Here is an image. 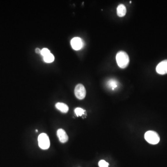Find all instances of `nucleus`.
I'll use <instances>...</instances> for the list:
<instances>
[{"label": "nucleus", "mask_w": 167, "mask_h": 167, "mask_svg": "<svg viewBox=\"0 0 167 167\" xmlns=\"http://www.w3.org/2000/svg\"><path fill=\"white\" fill-rule=\"evenodd\" d=\"M116 60L119 67L123 69L127 67L130 62L129 56L126 52L123 51L117 53Z\"/></svg>", "instance_id": "f257e3e1"}, {"label": "nucleus", "mask_w": 167, "mask_h": 167, "mask_svg": "<svg viewBox=\"0 0 167 167\" xmlns=\"http://www.w3.org/2000/svg\"><path fill=\"white\" fill-rule=\"evenodd\" d=\"M145 138L146 141L151 145H156L160 141V137L158 134L152 131L146 132Z\"/></svg>", "instance_id": "f03ea898"}, {"label": "nucleus", "mask_w": 167, "mask_h": 167, "mask_svg": "<svg viewBox=\"0 0 167 167\" xmlns=\"http://www.w3.org/2000/svg\"><path fill=\"white\" fill-rule=\"evenodd\" d=\"M38 142L39 147L42 149H47L50 147V140L46 134L41 133L39 135Z\"/></svg>", "instance_id": "7ed1b4c3"}, {"label": "nucleus", "mask_w": 167, "mask_h": 167, "mask_svg": "<svg viewBox=\"0 0 167 167\" xmlns=\"http://www.w3.org/2000/svg\"><path fill=\"white\" fill-rule=\"evenodd\" d=\"M75 95L79 100H83L86 97V90L84 86L79 84L76 86L74 90Z\"/></svg>", "instance_id": "20e7f679"}, {"label": "nucleus", "mask_w": 167, "mask_h": 167, "mask_svg": "<svg viewBox=\"0 0 167 167\" xmlns=\"http://www.w3.org/2000/svg\"><path fill=\"white\" fill-rule=\"evenodd\" d=\"M85 42L82 39L79 37H75L71 41V45L74 50H79L83 48L85 45Z\"/></svg>", "instance_id": "39448f33"}, {"label": "nucleus", "mask_w": 167, "mask_h": 167, "mask_svg": "<svg viewBox=\"0 0 167 167\" xmlns=\"http://www.w3.org/2000/svg\"><path fill=\"white\" fill-rule=\"evenodd\" d=\"M156 71L160 74H167V60H163L158 64L156 67Z\"/></svg>", "instance_id": "423d86ee"}, {"label": "nucleus", "mask_w": 167, "mask_h": 167, "mask_svg": "<svg viewBox=\"0 0 167 167\" xmlns=\"http://www.w3.org/2000/svg\"><path fill=\"white\" fill-rule=\"evenodd\" d=\"M57 134L60 142L62 143H65L67 142L68 137L64 130L62 129H59L57 131Z\"/></svg>", "instance_id": "0eeeda50"}, {"label": "nucleus", "mask_w": 167, "mask_h": 167, "mask_svg": "<svg viewBox=\"0 0 167 167\" xmlns=\"http://www.w3.org/2000/svg\"><path fill=\"white\" fill-rule=\"evenodd\" d=\"M117 15L119 17H122L126 15L127 12L126 8L123 4L119 5L117 8Z\"/></svg>", "instance_id": "6e6552de"}, {"label": "nucleus", "mask_w": 167, "mask_h": 167, "mask_svg": "<svg viewBox=\"0 0 167 167\" xmlns=\"http://www.w3.org/2000/svg\"><path fill=\"white\" fill-rule=\"evenodd\" d=\"M55 107L57 109L60 110V112H62L63 113H67L69 110L68 106L64 103H57L56 104Z\"/></svg>", "instance_id": "1a4fd4ad"}, {"label": "nucleus", "mask_w": 167, "mask_h": 167, "mask_svg": "<svg viewBox=\"0 0 167 167\" xmlns=\"http://www.w3.org/2000/svg\"><path fill=\"white\" fill-rule=\"evenodd\" d=\"M107 86L109 88H111L112 90H114L115 88L118 86V82L116 80L111 79L107 82Z\"/></svg>", "instance_id": "9d476101"}, {"label": "nucleus", "mask_w": 167, "mask_h": 167, "mask_svg": "<svg viewBox=\"0 0 167 167\" xmlns=\"http://www.w3.org/2000/svg\"><path fill=\"white\" fill-rule=\"evenodd\" d=\"M45 62L46 63H52L53 62L54 60V57L53 54L51 53H49L43 58Z\"/></svg>", "instance_id": "9b49d317"}, {"label": "nucleus", "mask_w": 167, "mask_h": 167, "mask_svg": "<svg viewBox=\"0 0 167 167\" xmlns=\"http://www.w3.org/2000/svg\"><path fill=\"white\" fill-rule=\"evenodd\" d=\"M75 112L77 116H81L84 114L85 111L81 108H77L75 109Z\"/></svg>", "instance_id": "f8f14e48"}, {"label": "nucleus", "mask_w": 167, "mask_h": 167, "mask_svg": "<svg viewBox=\"0 0 167 167\" xmlns=\"http://www.w3.org/2000/svg\"><path fill=\"white\" fill-rule=\"evenodd\" d=\"M98 166L100 167H108L109 163H107L105 160H102L99 161Z\"/></svg>", "instance_id": "ddd939ff"}, {"label": "nucleus", "mask_w": 167, "mask_h": 167, "mask_svg": "<svg viewBox=\"0 0 167 167\" xmlns=\"http://www.w3.org/2000/svg\"><path fill=\"white\" fill-rule=\"evenodd\" d=\"M50 53V50L48 49V48H44L42 49L41 50V53L42 55L43 56V57L46 56L48 54H49V53Z\"/></svg>", "instance_id": "4468645a"}, {"label": "nucleus", "mask_w": 167, "mask_h": 167, "mask_svg": "<svg viewBox=\"0 0 167 167\" xmlns=\"http://www.w3.org/2000/svg\"><path fill=\"white\" fill-rule=\"evenodd\" d=\"M41 50L40 49L37 48L35 49V53H38V54H41Z\"/></svg>", "instance_id": "2eb2a0df"}, {"label": "nucleus", "mask_w": 167, "mask_h": 167, "mask_svg": "<svg viewBox=\"0 0 167 167\" xmlns=\"http://www.w3.org/2000/svg\"><path fill=\"white\" fill-rule=\"evenodd\" d=\"M35 131H36V132H38V130H35Z\"/></svg>", "instance_id": "dca6fc26"}]
</instances>
